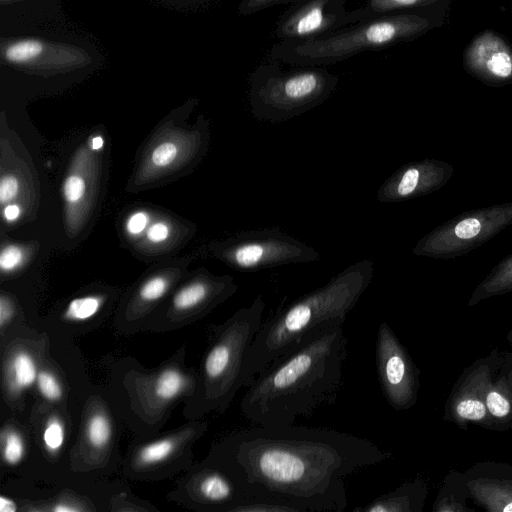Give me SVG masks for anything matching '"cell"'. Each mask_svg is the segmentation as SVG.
I'll return each instance as SVG.
<instances>
[{
  "label": "cell",
  "instance_id": "obj_1",
  "mask_svg": "<svg viewBox=\"0 0 512 512\" xmlns=\"http://www.w3.org/2000/svg\"><path fill=\"white\" fill-rule=\"evenodd\" d=\"M391 457L371 440L329 428L260 426L227 440L223 468L244 488L279 496L300 512H340L344 478Z\"/></svg>",
  "mask_w": 512,
  "mask_h": 512
},
{
  "label": "cell",
  "instance_id": "obj_2",
  "mask_svg": "<svg viewBox=\"0 0 512 512\" xmlns=\"http://www.w3.org/2000/svg\"><path fill=\"white\" fill-rule=\"evenodd\" d=\"M343 323L313 328L257 374L241 402L244 416L260 426H290L334 403L348 355Z\"/></svg>",
  "mask_w": 512,
  "mask_h": 512
},
{
  "label": "cell",
  "instance_id": "obj_3",
  "mask_svg": "<svg viewBox=\"0 0 512 512\" xmlns=\"http://www.w3.org/2000/svg\"><path fill=\"white\" fill-rule=\"evenodd\" d=\"M373 274V260H360L344 268L324 286L294 300L262 323L246 358L250 383L275 358L313 328L332 321L345 322L347 314L369 286Z\"/></svg>",
  "mask_w": 512,
  "mask_h": 512
},
{
  "label": "cell",
  "instance_id": "obj_4",
  "mask_svg": "<svg viewBox=\"0 0 512 512\" xmlns=\"http://www.w3.org/2000/svg\"><path fill=\"white\" fill-rule=\"evenodd\" d=\"M441 25V20L428 10L381 15L323 36L278 41L269 52V60L291 66L325 67L365 51L415 40Z\"/></svg>",
  "mask_w": 512,
  "mask_h": 512
},
{
  "label": "cell",
  "instance_id": "obj_5",
  "mask_svg": "<svg viewBox=\"0 0 512 512\" xmlns=\"http://www.w3.org/2000/svg\"><path fill=\"white\" fill-rule=\"evenodd\" d=\"M339 77L322 66H293L276 61L258 65L249 79V104L259 120L279 123L300 116L325 102Z\"/></svg>",
  "mask_w": 512,
  "mask_h": 512
},
{
  "label": "cell",
  "instance_id": "obj_6",
  "mask_svg": "<svg viewBox=\"0 0 512 512\" xmlns=\"http://www.w3.org/2000/svg\"><path fill=\"white\" fill-rule=\"evenodd\" d=\"M264 309L263 297L258 295L248 307L238 310L222 327L206 356L204 372L213 383L217 403L223 407L242 386L251 384L246 373V358L263 323Z\"/></svg>",
  "mask_w": 512,
  "mask_h": 512
},
{
  "label": "cell",
  "instance_id": "obj_7",
  "mask_svg": "<svg viewBox=\"0 0 512 512\" xmlns=\"http://www.w3.org/2000/svg\"><path fill=\"white\" fill-rule=\"evenodd\" d=\"M512 225V200L461 212L424 235L415 256L454 259L484 245Z\"/></svg>",
  "mask_w": 512,
  "mask_h": 512
},
{
  "label": "cell",
  "instance_id": "obj_8",
  "mask_svg": "<svg viewBox=\"0 0 512 512\" xmlns=\"http://www.w3.org/2000/svg\"><path fill=\"white\" fill-rule=\"evenodd\" d=\"M216 256L243 272H255L287 264L318 261L312 247L278 229L251 230L218 244Z\"/></svg>",
  "mask_w": 512,
  "mask_h": 512
},
{
  "label": "cell",
  "instance_id": "obj_9",
  "mask_svg": "<svg viewBox=\"0 0 512 512\" xmlns=\"http://www.w3.org/2000/svg\"><path fill=\"white\" fill-rule=\"evenodd\" d=\"M375 363L379 386L387 403L397 411L411 409L419 397L420 370L386 322L377 329Z\"/></svg>",
  "mask_w": 512,
  "mask_h": 512
},
{
  "label": "cell",
  "instance_id": "obj_10",
  "mask_svg": "<svg viewBox=\"0 0 512 512\" xmlns=\"http://www.w3.org/2000/svg\"><path fill=\"white\" fill-rule=\"evenodd\" d=\"M501 354L502 351L495 348L462 371L446 399L443 415L445 422L462 430H467L471 424L490 429L485 398Z\"/></svg>",
  "mask_w": 512,
  "mask_h": 512
},
{
  "label": "cell",
  "instance_id": "obj_11",
  "mask_svg": "<svg viewBox=\"0 0 512 512\" xmlns=\"http://www.w3.org/2000/svg\"><path fill=\"white\" fill-rule=\"evenodd\" d=\"M350 0H294L276 22L278 41H297L329 34L351 24Z\"/></svg>",
  "mask_w": 512,
  "mask_h": 512
},
{
  "label": "cell",
  "instance_id": "obj_12",
  "mask_svg": "<svg viewBox=\"0 0 512 512\" xmlns=\"http://www.w3.org/2000/svg\"><path fill=\"white\" fill-rule=\"evenodd\" d=\"M454 174L453 166L434 158L409 162L396 170L377 191L383 203H398L426 196L443 188Z\"/></svg>",
  "mask_w": 512,
  "mask_h": 512
},
{
  "label": "cell",
  "instance_id": "obj_13",
  "mask_svg": "<svg viewBox=\"0 0 512 512\" xmlns=\"http://www.w3.org/2000/svg\"><path fill=\"white\" fill-rule=\"evenodd\" d=\"M463 68L490 87L512 85V46L500 34L485 30L463 52Z\"/></svg>",
  "mask_w": 512,
  "mask_h": 512
},
{
  "label": "cell",
  "instance_id": "obj_14",
  "mask_svg": "<svg viewBox=\"0 0 512 512\" xmlns=\"http://www.w3.org/2000/svg\"><path fill=\"white\" fill-rule=\"evenodd\" d=\"M470 500L487 512H512V465L481 461L465 471Z\"/></svg>",
  "mask_w": 512,
  "mask_h": 512
},
{
  "label": "cell",
  "instance_id": "obj_15",
  "mask_svg": "<svg viewBox=\"0 0 512 512\" xmlns=\"http://www.w3.org/2000/svg\"><path fill=\"white\" fill-rule=\"evenodd\" d=\"M486 407L491 431L512 429V351H502L489 381Z\"/></svg>",
  "mask_w": 512,
  "mask_h": 512
},
{
  "label": "cell",
  "instance_id": "obj_16",
  "mask_svg": "<svg viewBox=\"0 0 512 512\" xmlns=\"http://www.w3.org/2000/svg\"><path fill=\"white\" fill-rule=\"evenodd\" d=\"M427 481L421 476L379 495L353 512H422L428 495Z\"/></svg>",
  "mask_w": 512,
  "mask_h": 512
},
{
  "label": "cell",
  "instance_id": "obj_17",
  "mask_svg": "<svg viewBox=\"0 0 512 512\" xmlns=\"http://www.w3.org/2000/svg\"><path fill=\"white\" fill-rule=\"evenodd\" d=\"M470 492L465 473L455 469L450 470L439 486L433 502V512H475L468 506Z\"/></svg>",
  "mask_w": 512,
  "mask_h": 512
},
{
  "label": "cell",
  "instance_id": "obj_18",
  "mask_svg": "<svg viewBox=\"0 0 512 512\" xmlns=\"http://www.w3.org/2000/svg\"><path fill=\"white\" fill-rule=\"evenodd\" d=\"M512 293V252L496 264L475 287L468 302L474 307L492 297Z\"/></svg>",
  "mask_w": 512,
  "mask_h": 512
},
{
  "label": "cell",
  "instance_id": "obj_19",
  "mask_svg": "<svg viewBox=\"0 0 512 512\" xmlns=\"http://www.w3.org/2000/svg\"><path fill=\"white\" fill-rule=\"evenodd\" d=\"M441 0H364V3L350 10L351 24L373 17L406 12L430 10Z\"/></svg>",
  "mask_w": 512,
  "mask_h": 512
},
{
  "label": "cell",
  "instance_id": "obj_20",
  "mask_svg": "<svg viewBox=\"0 0 512 512\" xmlns=\"http://www.w3.org/2000/svg\"><path fill=\"white\" fill-rule=\"evenodd\" d=\"M244 489V499L235 512H300L295 505L272 493L253 488Z\"/></svg>",
  "mask_w": 512,
  "mask_h": 512
},
{
  "label": "cell",
  "instance_id": "obj_21",
  "mask_svg": "<svg viewBox=\"0 0 512 512\" xmlns=\"http://www.w3.org/2000/svg\"><path fill=\"white\" fill-rule=\"evenodd\" d=\"M45 44L36 38H23L9 42L2 50L3 58L9 64L29 65L43 54Z\"/></svg>",
  "mask_w": 512,
  "mask_h": 512
},
{
  "label": "cell",
  "instance_id": "obj_22",
  "mask_svg": "<svg viewBox=\"0 0 512 512\" xmlns=\"http://www.w3.org/2000/svg\"><path fill=\"white\" fill-rule=\"evenodd\" d=\"M87 195V181L83 174L79 171L70 172L63 183V196L67 214L72 219L71 224Z\"/></svg>",
  "mask_w": 512,
  "mask_h": 512
},
{
  "label": "cell",
  "instance_id": "obj_23",
  "mask_svg": "<svg viewBox=\"0 0 512 512\" xmlns=\"http://www.w3.org/2000/svg\"><path fill=\"white\" fill-rule=\"evenodd\" d=\"M181 147L182 144L176 139L159 141L149 153L148 166L155 172L168 169L181 157Z\"/></svg>",
  "mask_w": 512,
  "mask_h": 512
},
{
  "label": "cell",
  "instance_id": "obj_24",
  "mask_svg": "<svg viewBox=\"0 0 512 512\" xmlns=\"http://www.w3.org/2000/svg\"><path fill=\"white\" fill-rule=\"evenodd\" d=\"M101 299L96 296H85L72 300L65 312V317L72 320H85L99 310Z\"/></svg>",
  "mask_w": 512,
  "mask_h": 512
},
{
  "label": "cell",
  "instance_id": "obj_25",
  "mask_svg": "<svg viewBox=\"0 0 512 512\" xmlns=\"http://www.w3.org/2000/svg\"><path fill=\"white\" fill-rule=\"evenodd\" d=\"M14 380L19 388L30 386L36 376V367L33 359L26 353H19L13 361Z\"/></svg>",
  "mask_w": 512,
  "mask_h": 512
},
{
  "label": "cell",
  "instance_id": "obj_26",
  "mask_svg": "<svg viewBox=\"0 0 512 512\" xmlns=\"http://www.w3.org/2000/svg\"><path fill=\"white\" fill-rule=\"evenodd\" d=\"M184 385L182 375L176 370L164 371L156 382V394L165 400H169L178 395Z\"/></svg>",
  "mask_w": 512,
  "mask_h": 512
},
{
  "label": "cell",
  "instance_id": "obj_27",
  "mask_svg": "<svg viewBox=\"0 0 512 512\" xmlns=\"http://www.w3.org/2000/svg\"><path fill=\"white\" fill-rule=\"evenodd\" d=\"M111 427L103 415L93 416L88 424V438L95 447L104 446L110 439Z\"/></svg>",
  "mask_w": 512,
  "mask_h": 512
},
{
  "label": "cell",
  "instance_id": "obj_28",
  "mask_svg": "<svg viewBox=\"0 0 512 512\" xmlns=\"http://www.w3.org/2000/svg\"><path fill=\"white\" fill-rule=\"evenodd\" d=\"M174 443L169 439L160 440L145 446L139 455L143 463H155L167 458L172 452Z\"/></svg>",
  "mask_w": 512,
  "mask_h": 512
},
{
  "label": "cell",
  "instance_id": "obj_29",
  "mask_svg": "<svg viewBox=\"0 0 512 512\" xmlns=\"http://www.w3.org/2000/svg\"><path fill=\"white\" fill-rule=\"evenodd\" d=\"M169 287V281L164 276H154L147 280L140 289V297L145 301L161 298Z\"/></svg>",
  "mask_w": 512,
  "mask_h": 512
},
{
  "label": "cell",
  "instance_id": "obj_30",
  "mask_svg": "<svg viewBox=\"0 0 512 512\" xmlns=\"http://www.w3.org/2000/svg\"><path fill=\"white\" fill-rule=\"evenodd\" d=\"M24 261V251L17 245H6L1 250L0 268L2 272H11L17 269Z\"/></svg>",
  "mask_w": 512,
  "mask_h": 512
},
{
  "label": "cell",
  "instance_id": "obj_31",
  "mask_svg": "<svg viewBox=\"0 0 512 512\" xmlns=\"http://www.w3.org/2000/svg\"><path fill=\"white\" fill-rule=\"evenodd\" d=\"M3 457L10 464L18 463L24 452L23 441L17 433H9L3 441Z\"/></svg>",
  "mask_w": 512,
  "mask_h": 512
},
{
  "label": "cell",
  "instance_id": "obj_32",
  "mask_svg": "<svg viewBox=\"0 0 512 512\" xmlns=\"http://www.w3.org/2000/svg\"><path fill=\"white\" fill-rule=\"evenodd\" d=\"M293 1L294 0H241L238 10L241 15L249 16L265 9H269L275 5Z\"/></svg>",
  "mask_w": 512,
  "mask_h": 512
},
{
  "label": "cell",
  "instance_id": "obj_33",
  "mask_svg": "<svg viewBox=\"0 0 512 512\" xmlns=\"http://www.w3.org/2000/svg\"><path fill=\"white\" fill-rule=\"evenodd\" d=\"M38 386L41 393L50 400H57L61 397L62 390L56 379L47 372L38 375Z\"/></svg>",
  "mask_w": 512,
  "mask_h": 512
},
{
  "label": "cell",
  "instance_id": "obj_34",
  "mask_svg": "<svg viewBox=\"0 0 512 512\" xmlns=\"http://www.w3.org/2000/svg\"><path fill=\"white\" fill-rule=\"evenodd\" d=\"M19 191L18 179L11 175H3L0 180V203L2 206L8 205L14 200Z\"/></svg>",
  "mask_w": 512,
  "mask_h": 512
},
{
  "label": "cell",
  "instance_id": "obj_35",
  "mask_svg": "<svg viewBox=\"0 0 512 512\" xmlns=\"http://www.w3.org/2000/svg\"><path fill=\"white\" fill-rule=\"evenodd\" d=\"M64 430L60 422L53 420L45 429L44 442L50 450H57L63 443Z\"/></svg>",
  "mask_w": 512,
  "mask_h": 512
},
{
  "label": "cell",
  "instance_id": "obj_36",
  "mask_svg": "<svg viewBox=\"0 0 512 512\" xmlns=\"http://www.w3.org/2000/svg\"><path fill=\"white\" fill-rule=\"evenodd\" d=\"M148 216L145 212H135L127 220V230L132 235L140 234L147 225Z\"/></svg>",
  "mask_w": 512,
  "mask_h": 512
},
{
  "label": "cell",
  "instance_id": "obj_37",
  "mask_svg": "<svg viewBox=\"0 0 512 512\" xmlns=\"http://www.w3.org/2000/svg\"><path fill=\"white\" fill-rule=\"evenodd\" d=\"M147 239L153 243H160L169 236V226L164 222H155L147 230Z\"/></svg>",
  "mask_w": 512,
  "mask_h": 512
},
{
  "label": "cell",
  "instance_id": "obj_38",
  "mask_svg": "<svg viewBox=\"0 0 512 512\" xmlns=\"http://www.w3.org/2000/svg\"><path fill=\"white\" fill-rule=\"evenodd\" d=\"M2 214L6 221H14L20 215V208L16 204H8L4 206Z\"/></svg>",
  "mask_w": 512,
  "mask_h": 512
},
{
  "label": "cell",
  "instance_id": "obj_39",
  "mask_svg": "<svg viewBox=\"0 0 512 512\" xmlns=\"http://www.w3.org/2000/svg\"><path fill=\"white\" fill-rule=\"evenodd\" d=\"M12 314V309L9 303H7L4 297H1L0 300V324L4 326V324L8 321Z\"/></svg>",
  "mask_w": 512,
  "mask_h": 512
},
{
  "label": "cell",
  "instance_id": "obj_40",
  "mask_svg": "<svg viewBox=\"0 0 512 512\" xmlns=\"http://www.w3.org/2000/svg\"><path fill=\"white\" fill-rule=\"evenodd\" d=\"M0 510L2 512H13L16 510V505L12 500H10L4 496H1L0 497Z\"/></svg>",
  "mask_w": 512,
  "mask_h": 512
},
{
  "label": "cell",
  "instance_id": "obj_41",
  "mask_svg": "<svg viewBox=\"0 0 512 512\" xmlns=\"http://www.w3.org/2000/svg\"><path fill=\"white\" fill-rule=\"evenodd\" d=\"M103 144H104V140L101 136H95L92 140H91V148L92 150H99L103 147Z\"/></svg>",
  "mask_w": 512,
  "mask_h": 512
},
{
  "label": "cell",
  "instance_id": "obj_42",
  "mask_svg": "<svg viewBox=\"0 0 512 512\" xmlns=\"http://www.w3.org/2000/svg\"><path fill=\"white\" fill-rule=\"evenodd\" d=\"M53 510L57 511V512L77 511V509H75L73 507H67V506H64V505H58V506L54 507Z\"/></svg>",
  "mask_w": 512,
  "mask_h": 512
},
{
  "label": "cell",
  "instance_id": "obj_43",
  "mask_svg": "<svg viewBox=\"0 0 512 512\" xmlns=\"http://www.w3.org/2000/svg\"><path fill=\"white\" fill-rule=\"evenodd\" d=\"M506 339H507L508 343L510 344V346H512V327H511V329L508 331L507 336H506Z\"/></svg>",
  "mask_w": 512,
  "mask_h": 512
}]
</instances>
